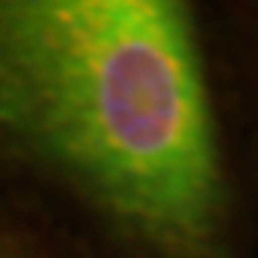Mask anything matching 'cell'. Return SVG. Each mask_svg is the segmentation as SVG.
<instances>
[{"label": "cell", "instance_id": "obj_2", "mask_svg": "<svg viewBox=\"0 0 258 258\" xmlns=\"http://www.w3.org/2000/svg\"><path fill=\"white\" fill-rule=\"evenodd\" d=\"M0 258H98L55 224L0 201Z\"/></svg>", "mask_w": 258, "mask_h": 258}, {"label": "cell", "instance_id": "obj_1", "mask_svg": "<svg viewBox=\"0 0 258 258\" xmlns=\"http://www.w3.org/2000/svg\"><path fill=\"white\" fill-rule=\"evenodd\" d=\"M0 201L98 258H247L192 0H0Z\"/></svg>", "mask_w": 258, "mask_h": 258}]
</instances>
